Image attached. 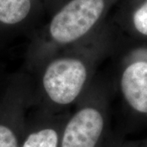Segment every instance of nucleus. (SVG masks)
Returning a JSON list of instances; mask_svg holds the SVG:
<instances>
[{
	"label": "nucleus",
	"instance_id": "9d476101",
	"mask_svg": "<svg viewBox=\"0 0 147 147\" xmlns=\"http://www.w3.org/2000/svg\"><path fill=\"white\" fill-rule=\"evenodd\" d=\"M119 147H147V140L143 142H124L123 140Z\"/></svg>",
	"mask_w": 147,
	"mask_h": 147
},
{
	"label": "nucleus",
	"instance_id": "f03ea898",
	"mask_svg": "<svg viewBox=\"0 0 147 147\" xmlns=\"http://www.w3.org/2000/svg\"><path fill=\"white\" fill-rule=\"evenodd\" d=\"M105 6V0H70L58 11L37 45L38 65L58 51L91 38Z\"/></svg>",
	"mask_w": 147,
	"mask_h": 147
},
{
	"label": "nucleus",
	"instance_id": "6e6552de",
	"mask_svg": "<svg viewBox=\"0 0 147 147\" xmlns=\"http://www.w3.org/2000/svg\"><path fill=\"white\" fill-rule=\"evenodd\" d=\"M17 131L7 123H0V147H20Z\"/></svg>",
	"mask_w": 147,
	"mask_h": 147
},
{
	"label": "nucleus",
	"instance_id": "f257e3e1",
	"mask_svg": "<svg viewBox=\"0 0 147 147\" xmlns=\"http://www.w3.org/2000/svg\"><path fill=\"white\" fill-rule=\"evenodd\" d=\"M113 45L105 37L92 36L39 64L41 110L52 114L69 111L93 84L96 69Z\"/></svg>",
	"mask_w": 147,
	"mask_h": 147
},
{
	"label": "nucleus",
	"instance_id": "20e7f679",
	"mask_svg": "<svg viewBox=\"0 0 147 147\" xmlns=\"http://www.w3.org/2000/svg\"><path fill=\"white\" fill-rule=\"evenodd\" d=\"M118 89L132 119L147 123V43L133 47L122 58Z\"/></svg>",
	"mask_w": 147,
	"mask_h": 147
},
{
	"label": "nucleus",
	"instance_id": "39448f33",
	"mask_svg": "<svg viewBox=\"0 0 147 147\" xmlns=\"http://www.w3.org/2000/svg\"><path fill=\"white\" fill-rule=\"evenodd\" d=\"M70 111L52 114L41 111L38 120L20 147H59L64 125Z\"/></svg>",
	"mask_w": 147,
	"mask_h": 147
},
{
	"label": "nucleus",
	"instance_id": "7ed1b4c3",
	"mask_svg": "<svg viewBox=\"0 0 147 147\" xmlns=\"http://www.w3.org/2000/svg\"><path fill=\"white\" fill-rule=\"evenodd\" d=\"M110 134L107 91L93 83L68 116L59 147H101Z\"/></svg>",
	"mask_w": 147,
	"mask_h": 147
},
{
	"label": "nucleus",
	"instance_id": "1a4fd4ad",
	"mask_svg": "<svg viewBox=\"0 0 147 147\" xmlns=\"http://www.w3.org/2000/svg\"><path fill=\"white\" fill-rule=\"evenodd\" d=\"M122 141L123 138L120 136H117L111 133L101 147H119Z\"/></svg>",
	"mask_w": 147,
	"mask_h": 147
},
{
	"label": "nucleus",
	"instance_id": "423d86ee",
	"mask_svg": "<svg viewBox=\"0 0 147 147\" xmlns=\"http://www.w3.org/2000/svg\"><path fill=\"white\" fill-rule=\"evenodd\" d=\"M31 9L30 0H0V21L14 25L25 20Z\"/></svg>",
	"mask_w": 147,
	"mask_h": 147
},
{
	"label": "nucleus",
	"instance_id": "0eeeda50",
	"mask_svg": "<svg viewBox=\"0 0 147 147\" xmlns=\"http://www.w3.org/2000/svg\"><path fill=\"white\" fill-rule=\"evenodd\" d=\"M131 32L136 39L147 42V0H143L131 16Z\"/></svg>",
	"mask_w": 147,
	"mask_h": 147
}]
</instances>
